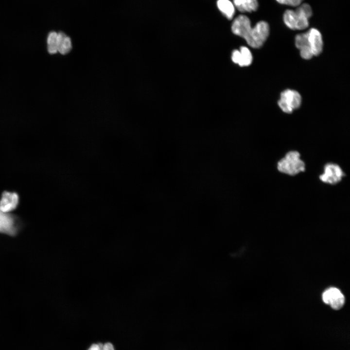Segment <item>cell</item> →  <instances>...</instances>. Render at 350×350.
<instances>
[{
	"label": "cell",
	"mask_w": 350,
	"mask_h": 350,
	"mask_svg": "<svg viewBox=\"0 0 350 350\" xmlns=\"http://www.w3.org/2000/svg\"><path fill=\"white\" fill-rule=\"evenodd\" d=\"M323 302L330 305L334 310H339L345 303V297L341 292L335 287H331L323 293Z\"/></svg>",
	"instance_id": "obj_8"
},
{
	"label": "cell",
	"mask_w": 350,
	"mask_h": 350,
	"mask_svg": "<svg viewBox=\"0 0 350 350\" xmlns=\"http://www.w3.org/2000/svg\"><path fill=\"white\" fill-rule=\"evenodd\" d=\"M47 49L50 54H54L57 52V33L51 32L47 37Z\"/></svg>",
	"instance_id": "obj_15"
},
{
	"label": "cell",
	"mask_w": 350,
	"mask_h": 350,
	"mask_svg": "<svg viewBox=\"0 0 350 350\" xmlns=\"http://www.w3.org/2000/svg\"><path fill=\"white\" fill-rule=\"evenodd\" d=\"M217 6L228 19L230 20L233 18L235 13V6L229 0H218Z\"/></svg>",
	"instance_id": "obj_14"
},
{
	"label": "cell",
	"mask_w": 350,
	"mask_h": 350,
	"mask_svg": "<svg viewBox=\"0 0 350 350\" xmlns=\"http://www.w3.org/2000/svg\"><path fill=\"white\" fill-rule=\"evenodd\" d=\"M312 14V9L309 4L301 3L296 10H286L283 15V20L290 29L302 30L309 26V19Z\"/></svg>",
	"instance_id": "obj_1"
},
{
	"label": "cell",
	"mask_w": 350,
	"mask_h": 350,
	"mask_svg": "<svg viewBox=\"0 0 350 350\" xmlns=\"http://www.w3.org/2000/svg\"><path fill=\"white\" fill-rule=\"evenodd\" d=\"M345 175L340 166L334 163L325 165L323 173L319 175V179L323 183L335 185L340 182Z\"/></svg>",
	"instance_id": "obj_6"
},
{
	"label": "cell",
	"mask_w": 350,
	"mask_h": 350,
	"mask_svg": "<svg viewBox=\"0 0 350 350\" xmlns=\"http://www.w3.org/2000/svg\"><path fill=\"white\" fill-rule=\"evenodd\" d=\"M268 23L261 20L252 28L251 25L246 27L241 37L245 39L247 44L253 48L261 47L267 39L269 34Z\"/></svg>",
	"instance_id": "obj_2"
},
{
	"label": "cell",
	"mask_w": 350,
	"mask_h": 350,
	"mask_svg": "<svg viewBox=\"0 0 350 350\" xmlns=\"http://www.w3.org/2000/svg\"><path fill=\"white\" fill-rule=\"evenodd\" d=\"M301 103L300 94L296 90L288 89L281 93L278 105L284 112L291 113L300 106Z\"/></svg>",
	"instance_id": "obj_5"
},
{
	"label": "cell",
	"mask_w": 350,
	"mask_h": 350,
	"mask_svg": "<svg viewBox=\"0 0 350 350\" xmlns=\"http://www.w3.org/2000/svg\"><path fill=\"white\" fill-rule=\"evenodd\" d=\"M277 168L282 174L293 176L303 172L305 170V164L298 151H290L279 160Z\"/></svg>",
	"instance_id": "obj_3"
},
{
	"label": "cell",
	"mask_w": 350,
	"mask_h": 350,
	"mask_svg": "<svg viewBox=\"0 0 350 350\" xmlns=\"http://www.w3.org/2000/svg\"><path fill=\"white\" fill-rule=\"evenodd\" d=\"M295 45L299 50L300 55L302 58L310 59L314 56L308 43L306 32L296 35Z\"/></svg>",
	"instance_id": "obj_11"
},
{
	"label": "cell",
	"mask_w": 350,
	"mask_h": 350,
	"mask_svg": "<svg viewBox=\"0 0 350 350\" xmlns=\"http://www.w3.org/2000/svg\"><path fill=\"white\" fill-rule=\"evenodd\" d=\"M72 48L70 38L64 33H57V52L62 54L69 53Z\"/></svg>",
	"instance_id": "obj_12"
},
{
	"label": "cell",
	"mask_w": 350,
	"mask_h": 350,
	"mask_svg": "<svg viewBox=\"0 0 350 350\" xmlns=\"http://www.w3.org/2000/svg\"><path fill=\"white\" fill-rule=\"evenodd\" d=\"M20 204V196L16 191H3L0 196V210L4 213H11Z\"/></svg>",
	"instance_id": "obj_7"
},
{
	"label": "cell",
	"mask_w": 350,
	"mask_h": 350,
	"mask_svg": "<svg viewBox=\"0 0 350 350\" xmlns=\"http://www.w3.org/2000/svg\"><path fill=\"white\" fill-rule=\"evenodd\" d=\"M88 350H114L113 346L110 343L105 344L101 343L92 344Z\"/></svg>",
	"instance_id": "obj_16"
},
{
	"label": "cell",
	"mask_w": 350,
	"mask_h": 350,
	"mask_svg": "<svg viewBox=\"0 0 350 350\" xmlns=\"http://www.w3.org/2000/svg\"><path fill=\"white\" fill-rule=\"evenodd\" d=\"M22 226L18 216L11 213H4L0 210V232L15 235Z\"/></svg>",
	"instance_id": "obj_4"
},
{
	"label": "cell",
	"mask_w": 350,
	"mask_h": 350,
	"mask_svg": "<svg viewBox=\"0 0 350 350\" xmlns=\"http://www.w3.org/2000/svg\"><path fill=\"white\" fill-rule=\"evenodd\" d=\"M278 3L293 7H298L300 5L303 0H276Z\"/></svg>",
	"instance_id": "obj_17"
},
{
	"label": "cell",
	"mask_w": 350,
	"mask_h": 350,
	"mask_svg": "<svg viewBox=\"0 0 350 350\" xmlns=\"http://www.w3.org/2000/svg\"><path fill=\"white\" fill-rule=\"evenodd\" d=\"M308 43L314 56L322 51L323 42L321 34L317 29L312 28L306 32Z\"/></svg>",
	"instance_id": "obj_9"
},
{
	"label": "cell",
	"mask_w": 350,
	"mask_h": 350,
	"mask_svg": "<svg viewBox=\"0 0 350 350\" xmlns=\"http://www.w3.org/2000/svg\"><path fill=\"white\" fill-rule=\"evenodd\" d=\"M232 61L240 66H248L253 60L252 53L249 49L246 47L242 46L239 50H234L231 55Z\"/></svg>",
	"instance_id": "obj_10"
},
{
	"label": "cell",
	"mask_w": 350,
	"mask_h": 350,
	"mask_svg": "<svg viewBox=\"0 0 350 350\" xmlns=\"http://www.w3.org/2000/svg\"><path fill=\"white\" fill-rule=\"evenodd\" d=\"M234 5L241 12L256 11L259 6L257 0H233Z\"/></svg>",
	"instance_id": "obj_13"
}]
</instances>
